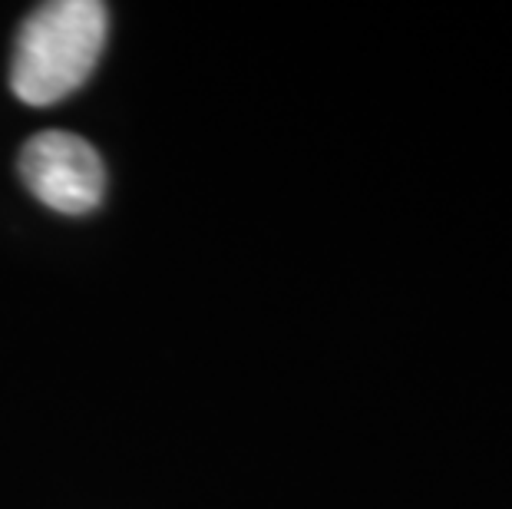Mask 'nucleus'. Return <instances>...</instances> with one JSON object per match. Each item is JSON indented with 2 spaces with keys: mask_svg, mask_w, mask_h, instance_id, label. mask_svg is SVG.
Returning a JSON list of instances; mask_svg holds the SVG:
<instances>
[{
  "mask_svg": "<svg viewBox=\"0 0 512 509\" xmlns=\"http://www.w3.org/2000/svg\"><path fill=\"white\" fill-rule=\"evenodd\" d=\"M20 179L34 196L63 215H86L103 202L106 169L100 153L73 133H37L20 153Z\"/></svg>",
  "mask_w": 512,
  "mask_h": 509,
  "instance_id": "2",
  "label": "nucleus"
},
{
  "mask_svg": "<svg viewBox=\"0 0 512 509\" xmlns=\"http://www.w3.org/2000/svg\"><path fill=\"white\" fill-rule=\"evenodd\" d=\"M110 10L100 0H53L24 20L10 63L17 100L50 106L76 93L103 53Z\"/></svg>",
  "mask_w": 512,
  "mask_h": 509,
  "instance_id": "1",
  "label": "nucleus"
}]
</instances>
